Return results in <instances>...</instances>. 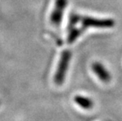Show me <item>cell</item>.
<instances>
[{
  "mask_svg": "<svg viewBox=\"0 0 122 121\" xmlns=\"http://www.w3.org/2000/svg\"><path fill=\"white\" fill-rule=\"evenodd\" d=\"M72 58V53L69 50H65L61 53L56 72L54 73V82L58 86H61L66 79V73L68 71L70 61Z\"/></svg>",
  "mask_w": 122,
  "mask_h": 121,
  "instance_id": "cell-1",
  "label": "cell"
},
{
  "mask_svg": "<svg viewBox=\"0 0 122 121\" xmlns=\"http://www.w3.org/2000/svg\"><path fill=\"white\" fill-rule=\"evenodd\" d=\"M79 23H81V26L80 28L84 31L88 28H113L115 24V21L113 19H99L95 17L81 16Z\"/></svg>",
  "mask_w": 122,
  "mask_h": 121,
  "instance_id": "cell-2",
  "label": "cell"
},
{
  "mask_svg": "<svg viewBox=\"0 0 122 121\" xmlns=\"http://www.w3.org/2000/svg\"><path fill=\"white\" fill-rule=\"evenodd\" d=\"M67 3L68 0H55L54 8L51 14V22L54 26L58 27L61 24Z\"/></svg>",
  "mask_w": 122,
  "mask_h": 121,
  "instance_id": "cell-3",
  "label": "cell"
},
{
  "mask_svg": "<svg viewBox=\"0 0 122 121\" xmlns=\"http://www.w3.org/2000/svg\"><path fill=\"white\" fill-rule=\"evenodd\" d=\"M92 69L98 79L103 83H108L111 79L110 73L101 62L95 61L92 65Z\"/></svg>",
  "mask_w": 122,
  "mask_h": 121,
  "instance_id": "cell-4",
  "label": "cell"
},
{
  "mask_svg": "<svg viewBox=\"0 0 122 121\" xmlns=\"http://www.w3.org/2000/svg\"><path fill=\"white\" fill-rule=\"evenodd\" d=\"M74 102L83 109L89 110L92 109L94 106V102L92 99L80 94H77L74 97Z\"/></svg>",
  "mask_w": 122,
  "mask_h": 121,
  "instance_id": "cell-5",
  "label": "cell"
},
{
  "mask_svg": "<svg viewBox=\"0 0 122 121\" xmlns=\"http://www.w3.org/2000/svg\"><path fill=\"white\" fill-rule=\"evenodd\" d=\"M80 19V15L76 14V13H72L69 16V24H68V26H67V29L76 27L77 24H79Z\"/></svg>",
  "mask_w": 122,
  "mask_h": 121,
  "instance_id": "cell-6",
  "label": "cell"
}]
</instances>
